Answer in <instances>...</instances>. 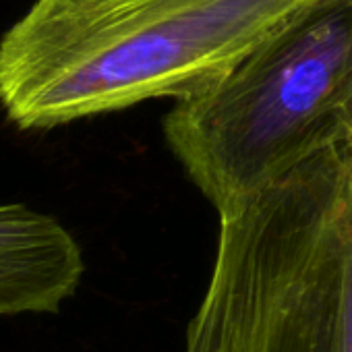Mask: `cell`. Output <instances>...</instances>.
<instances>
[{
    "label": "cell",
    "mask_w": 352,
    "mask_h": 352,
    "mask_svg": "<svg viewBox=\"0 0 352 352\" xmlns=\"http://www.w3.org/2000/svg\"><path fill=\"white\" fill-rule=\"evenodd\" d=\"M85 272L77 239L25 204H0V319L56 315Z\"/></svg>",
    "instance_id": "4"
},
{
    "label": "cell",
    "mask_w": 352,
    "mask_h": 352,
    "mask_svg": "<svg viewBox=\"0 0 352 352\" xmlns=\"http://www.w3.org/2000/svg\"><path fill=\"white\" fill-rule=\"evenodd\" d=\"M344 124H346V137L352 139V75H350V89H348V100H346V110H344Z\"/></svg>",
    "instance_id": "5"
},
{
    "label": "cell",
    "mask_w": 352,
    "mask_h": 352,
    "mask_svg": "<svg viewBox=\"0 0 352 352\" xmlns=\"http://www.w3.org/2000/svg\"><path fill=\"white\" fill-rule=\"evenodd\" d=\"M317 0H36L0 38V110L52 131L189 98Z\"/></svg>",
    "instance_id": "1"
},
{
    "label": "cell",
    "mask_w": 352,
    "mask_h": 352,
    "mask_svg": "<svg viewBox=\"0 0 352 352\" xmlns=\"http://www.w3.org/2000/svg\"><path fill=\"white\" fill-rule=\"evenodd\" d=\"M218 218L185 352H352V139Z\"/></svg>",
    "instance_id": "2"
},
{
    "label": "cell",
    "mask_w": 352,
    "mask_h": 352,
    "mask_svg": "<svg viewBox=\"0 0 352 352\" xmlns=\"http://www.w3.org/2000/svg\"><path fill=\"white\" fill-rule=\"evenodd\" d=\"M352 0H317L206 89L176 100L164 139L228 210L346 137Z\"/></svg>",
    "instance_id": "3"
}]
</instances>
